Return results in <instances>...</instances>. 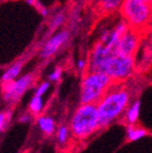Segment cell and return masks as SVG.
<instances>
[{
    "instance_id": "obj_1",
    "label": "cell",
    "mask_w": 152,
    "mask_h": 153,
    "mask_svg": "<svg viewBox=\"0 0 152 153\" xmlns=\"http://www.w3.org/2000/svg\"><path fill=\"white\" fill-rule=\"evenodd\" d=\"M129 103V94L124 89L112 91L103 97L97 104L99 129L109 126L122 114Z\"/></svg>"
},
{
    "instance_id": "obj_2",
    "label": "cell",
    "mask_w": 152,
    "mask_h": 153,
    "mask_svg": "<svg viewBox=\"0 0 152 153\" xmlns=\"http://www.w3.org/2000/svg\"><path fill=\"white\" fill-rule=\"evenodd\" d=\"M99 129V116L96 103L81 104L70 122V130L77 138L84 139Z\"/></svg>"
},
{
    "instance_id": "obj_3",
    "label": "cell",
    "mask_w": 152,
    "mask_h": 153,
    "mask_svg": "<svg viewBox=\"0 0 152 153\" xmlns=\"http://www.w3.org/2000/svg\"><path fill=\"white\" fill-rule=\"evenodd\" d=\"M134 57L113 52L101 62L96 72H102L112 80H124L133 74Z\"/></svg>"
},
{
    "instance_id": "obj_4",
    "label": "cell",
    "mask_w": 152,
    "mask_h": 153,
    "mask_svg": "<svg viewBox=\"0 0 152 153\" xmlns=\"http://www.w3.org/2000/svg\"><path fill=\"white\" fill-rule=\"evenodd\" d=\"M112 79L102 72L90 71L84 78L81 86V104L96 103L102 98Z\"/></svg>"
},
{
    "instance_id": "obj_5",
    "label": "cell",
    "mask_w": 152,
    "mask_h": 153,
    "mask_svg": "<svg viewBox=\"0 0 152 153\" xmlns=\"http://www.w3.org/2000/svg\"><path fill=\"white\" fill-rule=\"evenodd\" d=\"M122 14L134 27H143L151 17L150 5L142 0H122Z\"/></svg>"
},
{
    "instance_id": "obj_6",
    "label": "cell",
    "mask_w": 152,
    "mask_h": 153,
    "mask_svg": "<svg viewBox=\"0 0 152 153\" xmlns=\"http://www.w3.org/2000/svg\"><path fill=\"white\" fill-rule=\"evenodd\" d=\"M32 83V76L26 74V76L19 78L17 81H7L3 82L2 91L3 98L7 102H15L25 94L28 87Z\"/></svg>"
},
{
    "instance_id": "obj_7",
    "label": "cell",
    "mask_w": 152,
    "mask_h": 153,
    "mask_svg": "<svg viewBox=\"0 0 152 153\" xmlns=\"http://www.w3.org/2000/svg\"><path fill=\"white\" fill-rule=\"evenodd\" d=\"M138 46V36L133 30H127L126 33L119 38L118 43L114 47L115 52L124 55L133 56Z\"/></svg>"
},
{
    "instance_id": "obj_8",
    "label": "cell",
    "mask_w": 152,
    "mask_h": 153,
    "mask_svg": "<svg viewBox=\"0 0 152 153\" xmlns=\"http://www.w3.org/2000/svg\"><path fill=\"white\" fill-rule=\"evenodd\" d=\"M68 37H69V33L67 31H65V30L55 34L53 37H51L46 43L45 47L43 48V50L40 52V56L43 57V59H48L51 55H53L57 51V49L67 41Z\"/></svg>"
},
{
    "instance_id": "obj_9",
    "label": "cell",
    "mask_w": 152,
    "mask_h": 153,
    "mask_svg": "<svg viewBox=\"0 0 152 153\" xmlns=\"http://www.w3.org/2000/svg\"><path fill=\"white\" fill-rule=\"evenodd\" d=\"M37 124L39 129L45 134H47V135L52 134L55 129L54 120L51 117H48V116H40V117H38Z\"/></svg>"
},
{
    "instance_id": "obj_10",
    "label": "cell",
    "mask_w": 152,
    "mask_h": 153,
    "mask_svg": "<svg viewBox=\"0 0 152 153\" xmlns=\"http://www.w3.org/2000/svg\"><path fill=\"white\" fill-rule=\"evenodd\" d=\"M139 110H140V101H135V102L129 108L126 117L130 124H133L137 121L138 116H139Z\"/></svg>"
},
{
    "instance_id": "obj_11",
    "label": "cell",
    "mask_w": 152,
    "mask_h": 153,
    "mask_svg": "<svg viewBox=\"0 0 152 153\" xmlns=\"http://www.w3.org/2000/svg\"><path fill=\"white\" fill-rule=\"evenodd\" d=\"M22 62H18L16 64H14L12 67H10L9 69L3 74L2 76V82H7V81H12L16 78L19 74L20 70H22Z\"/></svg>"
},
{
    "instance_id": "obj_12",
    "label": "cell",
    "mask_w": 152,
    "mask_h": 153,
    "mask_svg": "<svg viewBox=\"0 0 152 153\" xmlns=\"http://www.w3.org/2000/svg\"><path fill=\"white\" fill-rule=\"evenodd\" d=\"M127 134L130 141H136L138 139L143 138L147 135V132L144 129H138V128H133L132 126H129L127 128Z\"/></svg>"
},
{
    "instance_id": "obj_13",
    "label": "cell",
    "mask_w": 152,
    "mask_h": 153,
    "mask_svg": "<svg viewBox=\"0 0 152 153\" xmlns=\"http://www.w3.org/2000/svg\"><path fill=\"white\" fill-rule=\"evenodd\" d=\"M30 110L33 114H39L42 108H43V99L39 96H35L30 101Z\"/></svg>"
},
{
    "instance_id": "obj_14",
    "label": "cell",
    "mask_w": 152,
    "mask_h": 153,
    "mask_svg": "<svg viewBox=\"0 0 152 153\" xmlns=\"http://www.w3.org/2000/svg\"><path fill=\"white\" fill-rule=\"evenodd\" d=\"M122 2V0H101V7L104 11H115L117 7H119V4Z\"/></svg>"
},
{
    "instance_id": "obj_15",
    "label": "cell",
    "mask_w": 152,
    "mask_h": 153,
    "mask_svg": "<svg viewBox=\"0 0 152 153\" xmlns=\"http://www.w3.org/2000/svg\"><path fill=\"white\" fill-rule=\"evenodd\" d=\"M64 18L65 17L63 13H57L55 16H53V18L51 19V22H50V25H49L50 31H54L60 25H62L63 22H64Z\"/></svg>"
},
{
    "instance_id": "obj_16",
    "label": "cell",
    "mask_w": 152,
    "mask_h": 153,
    "mask_svg": "<svg viewBox=\"0 0 152 153\" xmlns=\"http://www.w3.org/2000/svg\"><path fill=\"white\" fill-rule=\"evenodd\" d=\"M68 136H69L68 128L65 127V126H62L59 129V131H57V140L61 143H65L67 141V139H68Z\"/></svg>"
},
{
    "instance_id": "obj_17",
    "label": "cell",
    "mask_w": 152,
    "mask_h": 153,
    "mask_svg": "<svg viewBox=\"0 0 152 153\" xmlns=\"http://www.w3.org/2000/svg\"><path fill=\"white\" fill-rule=\"evenodd\" d=\"M48 88H49V83H48V82H43V83L40 84V85L37 87V89H36L35 96H39V97H42V96L47 91Z\"/></svg>"
},
{
    "instance_id": "obj_18",
    "label": "cell",
    "mask_w": 152,
    "mask_h": 153,
    "mask_svg": "<svg viewBox=\"0 0 152 153\" xmlns=\"http://www.w3.org/2000/svg\"><path fill=\"white\" fill-rule=\"evenodd\" d=\"M10 116L11 113H0V131L4 128L5 123L7 122V120H10Z\"/></svg>"
},
{
    "instance_id": "obj_19",
    "label": "cell",
    "mask_w": 152,
    "mask_h": 153,
    "mask_svg": "<svg viewBox=\"0 0 152 153\" xmlns=\"http://www.w3.org/2000/svg\"><path fill=\"white\" fill-rule=\"evenodd\" d=\"M61 74H62L61 68H57V69L49 76V79L51 80V81H57V80L61 78Z\"/></svg>"
},
{
    "instance_id": "obj_20",
    "label": "cell",
    "mask_w": 152,
    "mask_h": 153,
    "mask_svg": "<svg viewBox=\"0 0 152 153\" xmlns=\"http://www.w3.org/2000/svg\"><path fill=\"white\" fill-rule=\"evenodd\" d=\"M30 120H31V118H30L29 115H24V116H22V117L19 118V121L20 122H29Z\"/></svg>"
},
{
    "instance_id": "obj_21",
    "label": "cell",
    "mask_w": 152,
    "mask_h": 153,
    "mask_svg": "<svg viewBox=\"0 0 152 153\" xmlns=\"http://www.w3.org/2000/svg\"><path fill=\"white\" fill-rule=\"evenodd\" d=\"M27 2H28L29 4L33 5V7H37V4H38L37 0H27Z\"/></svg>"
},
{
    "instance_id": "obj_22",
    "label": "cell",
    "mask_w": 152,
    "mask_h": 153,
    "mask_svg": "<svg viewBox=\"0 0 152 153\" xmlns=\"http://www.w3.org/2000/svg\"><path fill=\"white\" fill-rule=\"evenodd\" d=\"M84 65H85V62H84L83 60H80V61H79V63H78V68H79V69H83Z\"/></svg>"
},
{
    "instance_id": "obj_23",
    "label": "cell",
    "mask_w": 152,
    "mask_h": 153,
    "mask_svg": "<svg viewBox=\"0 0 152 153\" xmlns=\"http://www.w3.org/2000/svg\"><path fill=\"white\" fill-rule=\"evenodd\" d=\"M143 2H145V3H147L148 5H152V0H142Z\"/></svg>"
}]
</instances>
